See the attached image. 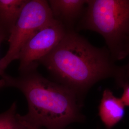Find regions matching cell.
<instances>
[{"mask_svg":"<svg viewBox=\"0 0 129 129\" xmlns=\"http://www.w3.org/2000/svg\"><path fill=\"white\" fill-rule=\"evenodd\" d=\"M125 107L121 98L116 97L110 89L106 88L103 91L99 115L107 129L112 128L123 119Z\"/></svg>","mask_w":129,"mask_h":129,"instance_id":"7","label":"cell"},{"mask_svg":"<svg viewBox=\"0 0 129 129\" xmlns=\"http://www.w3.org/2000/svg\"><path fill=\"white\" fill-rule=\"evenodd\" d=\"M4 40H6V39L5 38V37L2 35L1 34H0V46H1V43H2V42ZM5 74V73H2L1 71H0V76L2 77L3 75H4Z\"/></svg>","mask_w":129,"mask_h":129,"instance_id":"13","label":"cell"},{"mask_svg":"<svg viewBox=\"0 0 129 129\" xmlns=\"http://www.w3.org/2000/svg\"><path fill=\"white\" fill-rule=\"evenodd\" d=\"M21 120H22V122L23 123V124L25 125V127L27 128V129H38V128H36V127H33V126H32V125L29 124L28 123H26L25 121H24L22 120V119H21Z\"/></svg>","mask_w":129,"mask_h":129,"instance_id":"12","label":"cell"},{"mask_svg":"<svg viewBox=\"0 0 129 129\" xmlns=\"http://www.w3.org/2000/svg\"><path fill=\"white\" fill-rule=\"evenodd\" d=\"M127 56H129V61H128V64L124 67L125 68V71H126V78L127 79V80H128V79H129V43L128 45V47H127Z\"/></svg>","mask_w":129,"mask_h":129,"instance_id":"11","label":"cell"},{"mask_svg":"<svg viewBox=\"0 0 129 129\" xmlns=\"http://www.w3.org/2000/svg\"><path fill=\"white\" fill-rule=\"evenodd\" d=\"M76 29L100 34L114 60L124 59L129 43V0H87Z\"/></svg>","mask_w":129,"mask_h":129,"instance_id":"3","label":"cell"},{"mask_svg":"<svg viewBox=\"0 0 129 129\" xmlns=\"http://www.w3.org/2000/svg\"><path fill=\"white\" fill-rule=\"evenodd\" d=\"M17 105L14 102L7 111L0 114V129H27L16 112Z\"/></svg>","mask_w":129,"mask_h":129,"instance_id":"9","label":"cell"},{"mask_svg":"<svg viewBox=\"0 0 129 129\" xmlns=\"http://www.w3.org/2000/svg\"><path fill=\"white\" fill-rule=\"evenodd\" d=\"M5 87V80L2 78L0 79V89L1 88H3V87Z\"/></svg>","mask_w":129,"mask_h":129,"instance_id":"14","label":"cell"},{"mask_svg":"<svg viewBox=\"0 0 129 129\" xmlns=\"http://www.w3.org/2000/svg\"><path fill=\"white\" fill-rule=\"evenodd\" d=\"M5 87L16 88L23 93L28 111L22 120L38 129H65L73 123L82 121V106L74 92L59 83L43 77L37 69L13 77L2 76Z\"/></svg>","mask_w":129,"mask_h":129,"instance_id":"2","label":"cell"},{"mask_svg":"<svg viewBox=\"0 0 129 129\" xmlns=\"http://www.w3.org/2000/svg\"><path fill=\"white\" fill-rule=\"evenodd\" d=\"M48 3L53 18L67 30H74V25L83 15L87 0H50Z\"/></svg>","mask_w":129,"mask_h":129,"instance_id":"6","label":"cell"},{"mask_svg":"<svg viewBox=\"0 0 129 129\" xmlns=\"http://www.w3.org/2000/svg\"><path fill=\"white\" fill-rule=\"evenodd\" d=\"M53 19L47 1L27 0L8 40L9 47L7 52L0 59L2 73H5L12 61L18 59L22 47L33 34Z\"/></svg>","mask_w":129,"mask_h":129,"instance_id":"4","label":"cell"},{"mask_svg":"<svg viewBox=\"0 0 129 129\" xmlns=\"http://www.w3.org/2000/svg\"><path fill=\"white\" fill-rule=\"evenodd\" d=\"M27 0H0V34L8 40Z\"/></svg>","mask_w":129,"mask_h":129,"instance_id":"8","label":"cell"},{"mask_svg":"<svg viewBox=\"0 0 129 129\" xmlns=\"http://www.w3.org/2000/svg\"><path fill=\"white\" fill-rule=\"evenodd\" d=\"M67 31L62 23L54 19L33 34L19 54L20 73L37 69L39 61L61 41Z\"/></svg>","mask_w":129,"mask_h":129,"instance_id":"5","label":"cell"},{"mask_svg":"<svg viewBox=\"0 0 129 129\" xmlns=\"http://www.w3.org/2000/svg\"><path fill=\"white\" fill-rule=\"evenodd\" d=\"M106 47L92 45L75 30H68L61 41L38 62L56 82L74 92L82 105L89 89L102 79L113 78L120 86L129 82L125 67L115 63Z\"/></svg>","mask_w":129,"mask_h":129,"instance_id":"1","label":"cell"},{"mask_svg":"<svg viewBox=\"0 0 129 129\" xmlns=\"http://www.w3.org/2000/svg\"><path fill=\"white\" fill-rule=\"evenodd\" d=\"M122 87L123 89V92L122 96L120 98L125 106L129 107V82L124 84Z\"/></svg>","mask_w":129,"mask_h":129,"instance_id":"10","label":"cell"}]
</instances>
